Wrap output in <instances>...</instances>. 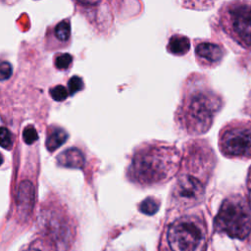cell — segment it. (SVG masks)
Instances as JSON below:
<instances>
[{"label":"cell","instance_id":"obj_3","mask_svg":"<svg viewBox=\"0 0 251 251\" xmlns=\"http://www.w3.org/2000/svg\"><path fill=\"white\" fill-rule=\"evenodd\" d=\"M206 227L201 218L184 216L169 226L160 251H205Z\"/></svg>","mask_w":251,"mask_h":251},{"label":"cell","instance_id":"obj_11","mask_svg":"<svg viewBox=\"0 0 251 251\" xmlns=\"http://www.w3.org/2000/svg\"><path fill=\"white\" fill-rule=\"evenodd\" d=\"M20 251H59V248L53 240L44 235L26 243Z\"/></svg>","mask_w":251,"mask_h":251},{"label":"cell","instance_id":"obj_6","mask_svg":"<svg viewBox=\"0 0 251 251\" xmlns=\"http://www.w3.org/2000/svg\"><path fill=\"white\" fill-rule=\"evenodd\" d=\"M228 30L244 47H251V4H238L226 13Z\"/></svg>","mask_w":251,"mask_h":251},{"label":"cell","instance_id":"obj_13","mask_svg":"<svg viewBox=\"0 0 251 251\" xmlns=\"http://www.w3.org/2000/svg\"><path fill=\"white\" fill-rule=\"evenodd\" d=\"M33 189L32 185L28 181H24L18 192V205L20 207H24V210L28 211L32 206L33 199Z\"/></svg>","mask_w":251,"mask_h":251},{"label":"cell","instance_id":"obj_1","mask_svg":"<svg viewBox=\"0 0 251 251\" xmlns=\"http://www.w3.org/2000/svg\"><path fill=\"white\" fill-rule=\"evenodd\" d=\"M179 153L171 146L149 145L138 150L132 158L129 169L131 179L152 185L167 181L177 171Z\"/></svg>","mask_w":251,"mask_h":251},{"label":"cell","instance_id":"obj_17","mask_svg":"<svg viewBox=\"0 0 251 251\" xmlns=\"http://www.w3.org/2000/svg\"><path fill=\"white\" fill-rule=\"evenodd\" d=\"M13 145L12 135L8 128L0 126V146L5 149H10Z\"/></svg>","mask_w":251,"mask_h":251},{"label":"cell","instance_id":"obj_23","mask_svg":"<svg viewBox=\"0 0 251 251\" xmlns=\"http://www.w3.org/2000/svg\"><path fill=\"white\" fill-rule=\"evenodd\" d=\"M250 207H251V190H250Z\"/></svg>","mask_w":251,"mask_h":251},{"label":"cell","instance_id":"obj_22","mask_svg":"<svg viewBox=\"0 0 251 251\" xmlns=\"http://www.w3.org/2000/svg\"><path fill=\"white\" fill-rule=\"evenodd\" d=\"M2 163H3V156H2V154L0 153V166L2 165Z\"/></svg>","mask_w":251,"mask_h":251},{"label":"cell","instance_id":"obj_21","mask_svg":"<svg viewBox=\"0 0 251 251\" xmlns=\"http://www.w3.org/2000/svg\"><path fill=\"white\" fill-rule=\"evenodd\" d=\"M12 75V66L8 62L0 63V80L8 79Z\"/></svg>","mask_w":251,"mask_h":251},{"label":"cell","instance_id":"obj_18","mask_svg":"<svg viewBox=\"0 0 251 251\" xmlns=\"http://www.w3.org/2000/svg\"><path fill=\"white\" fill-rule=\"evenodd\" d=\"M72 60V56L68 53L59 54L55 58V66L59 70H65L71 65Z\"/></svg>","mask_w":251,"mask_h":251},{"label":"cell","instance_id":"obj_7","mask_svg":"<svg viewBox=\"0 0 251 251\" xmlns=\"http://www.w3.org/2000/svg\"><path fill=\"white\" fill-rule=\"evenodd\" d=\"M204 185L197 177L183 174L174 188V198L177 204L183 207H190L200 202L204 195Z\"/></svg>","mask_w":251,"mask_h":251},{"label":"cell","instance_id":"obj_2","mask_svg":"<svg viewBox=\"0 0 251 251\" xmlns=\"http://www.w3.org/2000/svg\"><path fill=\"white\" fill-rule=\"evenodd\" d=\"M222 106L221 97L207 87H197L186 93L179 110V121L190 134L207 131Z\"/></svg>","mask_w":251,"mask_h":251},{"label":"cell","instance_id":"obj_19","mask_svg":"<svg viewBox=\"0 0 251 251\" xmlns=\"http://www.w3.org/2000/svg\"><path fill=\"white\" fill-rule=\"evenodd\" d=\"M23 138L26 144H32L38 138L36 129L32 126H25L23 131Z\"/></svg>","mask_w":251,"mask_h":251},{"label":"cell","instance_id":"obj_16","mask_svg":"<svg viewBox=\"0 0 251 251\" xmlns=\"http://www.w3.org/2000/svg\"><path fill=\"white\" fill-rule=\"evenodd\" d=\"M68 90L63 85H56L50 89V95L55 101H64L68 97Z\"/></svg>","mask_w":251,"mask_h":251},{"label":"cell","instance_id":"obj_8","mask_svg":"<svg viewBox=\"0 0 251 251\" xmlns=\"http://www.w3.org/2000/svg\"><path fill=\"white\" fill-rule=\"evenodd\" d=\"M195 53L197 57L207 64L218 63L222 60L225 50L223 46L213 42H201L196 46Z\"/></svg>","mask_w":251,"mask_h":251},{"label":"cell","instance_id":"obj_10","mask_svg":"<svg viewBox=\"0 0 251 251\" xmlns=\"http://www.w3.org/2000/svg\"><path fill=\"white\" fill-rule=\"evenodd\" d=\"M68 133L65 129L58 126H51L48 129L46 137V147L49 151H55L65 143Z\"/></svg>","mask_w":251,"mask_h":251},{"label":"cell","instance_id":"obj_4","mask_svg":"<svg viewBox=\"0 0 251 251\" xmlns=\"http://www.w3.org/2000/svg\"><path fill=\"white\" fill-rule=\"evenodd\" d=\"M216 228L232 238L243 239L251 230V212L240 196L226 198L216 217Z\"/></svg>","mask_w":251,"mask_h":251},{"label":"cell","instance_id":"obj_12","mask_svg":"<svg viewBox=\"0 0 251 251\" xmlns=\"http://www.w3.org/2000/svg\"><path fill=\"white\" fill-rule=\"evenodd\" d=\"M190 42L189 39L180 34L172 36L168 43V50L174 55H184L189 50Z\"/></svg>","mask_w":251,"mask_h":251},{"label":"cell","instance_id":"obj_20","mask_svg":"<svg viewBox=\"0 0 251 251\" xmlns=\"http://www.w3.org/2000/svg\"><path fill=\"white\" fill-rule=\"evenodd\" d=\"M68 87H69V90H70V93L71 94H75V92L79 91L82 89L83 87V81L82 79L77 76V75H75V76H72L68 82Z\"/></svg>","mask_w":251,"mask_h":251},{"label":"cell","instance_id":"obj_9","mask_svg":"<svg viewBox=\"0 0 251 251\" xmlns=\"http://www.w3.org/2000/svg\"><path fill=\"white\" fill-rule=\"evenodd\" d=\"M59 166L69 169H81L84 165V157L80 150L70 148L61 152L57 156Z\"/></svg>","mask_w":251,"mask_h":251},{"label":"cell","instance_id":"obj_15","mask_svg":"<svg viewBox=\"0 0 251 251\" xmlns=\"http://www.w3.org/2000/svg\"><path fill=\"white\" fill-rule=\"evenodd\" d=\"M159 201L156 200L153 197H148L144 199L140 205H139V210L141 213L145 215H154L158 210H159Z\"/></svg>","mask_w":251,"mask_h":251},{"label":"cell","instance_id":"obj_5","mask_svg":"<svg viewBox=\"0 0 251 251\" xmlns=\"http://www.w3.org/2000/svg\"><path fill=\"white\" fill-rule=\"evenodd\" d=\"M222 153L230 158H251V123L233 122L220 135Z\"/></svg>","mask_w":251,"mask_h":251},{"label":"cell","instance_id":"obj_14","mask_svg":"<svg viewBox=\"0 0 251 251\" xmlns=\"http://www.w3.org/2000/svg\"><path fill=\"white\" fill-rule=\"evenodd\" d=\"M54 33H55V36L57 37L58 40L60 41H67L70 36H71V25H70V22L68 20H64L62 22H60L55 29H54Z\"/></svg>","mask_w":251,"mask_h":251}]
</instances>
